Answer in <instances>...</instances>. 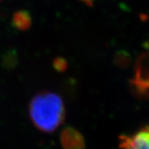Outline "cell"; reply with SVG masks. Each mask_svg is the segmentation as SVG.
I'll return each instance as SVG.
<instances>
[{
    "mask_svg": "<svg viewBox=\"0 0 149 149\" xmlns=\"http://www.w3.org/2000/svg\"><path fill=\"white\" fill-rule=\"evenodd\" d=\"M129 87L135 97L141 100L149 99V51L137 60L135 75L129 81Z\"/></svg>",
    "mask_w": 149,
    "mask_h": 149,
    "instance_id": "2",
    "label": "cell"
},
{
    "mask_svg": "<svg viewBox=\"0 0 149 149\" xmlns=\"http://www.w3.org/2000/svg\"><path fill=\"white\" fill-rule=\"evenodd\" d=\"M1 63L5 69H13L18 63V57L15 50H9L2 56Z\"/></svg>",
    "mask_w": 149,
    "mask_h": 149,
    "instance_id": "6",
    "label": "cell"
},
{
    "mask_svg": "<svg viewBox=\"0 0 149 149\" xmlns=\"http://www.w3.org/2000/svg\"><path fill=\"white\" fill-rule=\"evenodd\" d=\"M13 24L20 31H27L32 25V17L26 10L16 11L13 15Z\"/></svg>",
    "mask_w": 149,
    "mask_h": 149,
    "instance_id": "5",
    "label": "cell"
},
{
    "mask_svg": "<svg viewBox=\"0 0 149 149\" xmlns=\"http://www.w3.org/2000/svg\"><path fill=\"white\" fill-rule=\"evenodd\" d=\"M131 63L130 55L125 51H119L114 56V64L120 69H126Z\"/></svg>",
    "mask_w": 149,
    "mask_h": 149,
    "instance_id": "7",
    "label": "cell"
},
{
    "mask_svg": "<svg viewBox=\"0 0 149 149\" xmlns=\"http://www.w3.org/2000/svg\"><path fill=\"white\" fill-rule=\"evenodd\" d=\"M80 2H82L83 3H85L88 7H92L94 3H95V0H80Z\"/></svg>",
    "mask_w": 149,
    "mask_h": 149,
    "instance_id": "9",
    "label": "cell"
},
{
    "mask_svg": "<svg viewBox=\"0 0 149 149\" xmlns=\"http://www.w3.org/2000/svg\"><path fill=\"white\" fill-rule=\"evenodd\" d=\"M119 147L121 149H149V125L131 135L120 136Z\"/></svg>",
    "mask_w": 149,
    "mask_h": 149,
    "instance_id": "3",
    "label": "cell"
},
{
    "mask_svg": "<svg viewBox=\"0 0 149 149\" xmlns=\"http://www.w3.org/2000/svg\"><path fill=\"white\" fill-rule=\"evenodd\" d=\"M60 142L63 149L85 148L83 135L77 129L71 127H66L61 132Z\"/></svg>",
    "mask_w": 149,
    "mask_h": 149,
    "instance_id": "4",
    "label": "cell"
},
{
    "mask_svg": "<svg viewBox=\"0 0 149 149\" xmlns=\"http://www.w3.org/2000/svg\"><path fill=\"white\" fill-rule=\"evenodd\" d=\"M52 65H53L54 69L56 71L63 73L68 68V62L64 57L58 56V57H56L53 60Z\"/></svg>",
    "mask_w": 149,
    "mask_h": 149,
    "instance_id": "8",
    "label": "cell"
},
{
    "mask_svg": "<svg viewBox=\"0 0 149 149\" xmlns=\"http://www.w3.org/2000/svg\"><path fill=\"white\" fill-rule=\"evenodd\" d=\"M29 116L38 130L44 133H52L64 122V102L56 93L40 92L30 102Z\"/></svg>",
    "mask_w": 149,
    "mask_h": 149,
    "instance_id": "1",
    "label": "cell"
}]
</instances>
